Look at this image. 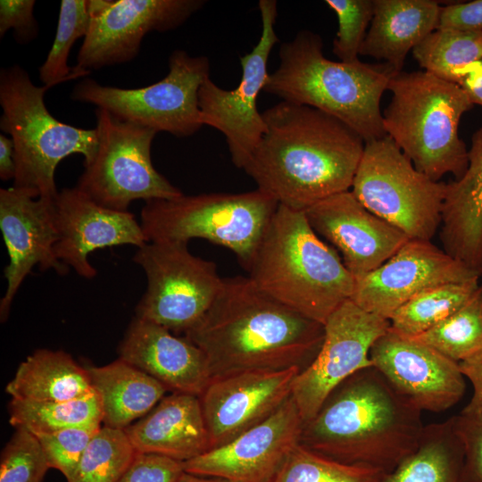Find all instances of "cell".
Here are the masks:
<instances>
[{
	"label": "cell",
	"instance_id": "obj_1",
	"mask_svg": "<svg viewBox=\"0 0 482 482\" xmlns=\"http://www.w3.org/2000/svg\"><path fill=\"white\" fill-rule=\"evenodd\" d=\"M266 130L243 170L278 204L305 211L350 190L365 142L337 118L286 101L262 112Z\"/></svg>",
	"mask_w": 482,
	"mask_h": 482
},
{
	"label": "cell",
	"instance_id": "obj_2",
	"mask_svg": "<svg viewBox=\"0 0 482 482\" xmlns=\"http://www.w3.org/2000/svg\"><path fill=\"white\" fill-rule=\"evenodd\" d=\"M184 336L205 354L212 378L253 370L305 369L323 324L273 299L248 277L223 278L202 319Z\"/></svg>",
	"mask_w": 482,
	"mask_h": 482
},
{
	"label": "cell",
	"instance_id": "obj_3",
	"mask_svg": "<svg viewBox=\"0 0 482 482\" xmlns=\"http://www.w3.org/2000/svg\"><path fill=\"white\" fill-rule=\"evenodd\" d=\"M421 412L368 367L328 395L303 424L299 444L340 462L389 472L416 450L424 428Z\"/></svg>",
	"mask_w": 482,
	"mask_h": 482
},
{
	"label": "cell",
	"instance_id": "obj_4",
	"mask_svg": "<svg viewBox=\"0 0 482 482\" xmlns=\"http://www.w3.org/2000/svg\"><path fill=\"white\" fill-rule=\"evenodd\" d=\"M262 292L324 324L351 299L354 278L303 211L278 204L246 270Z\"/></svg>",
	"mask_w": 482,
	"mask_h": 482
},
{
	"label": "cell",
	"instance_id": "obj_5",
	"mask_svg": "<svg viewBox=\"0 0 482 482\" xmlns=\"http://www.w3.org/2000/svg\"><path fill=\"white\" fill-rule=\"evenodd\" d=\"M320 35L302 30L279 47V65L263 91L328 113L364 142L386 136L380 99L395 72L386 63L335 62L322 53Z\"/></svg>",
	"mask_w": 482,
	"mask_h": 482
},
{
	"label": "cell",
	"instance_id": "obj_6",
	"mask_svg": "<svg viewBox=\"0 0 482 482\" xmlns=\"http://www.w3.org/2000/svg\"><path fill=\"white\" fill-rule=\"evenodd\" d=\"M387 90L392 99L382 113L385 131L415 169L435 181L447 173L461 178L469 150L459 124L474 105L464 90L428 71L397 72Z\"/></svg>",
	"mask_w": 482,
	"mask_h": 482
},
{
	"label": "cell",
	"instance_id": "obj_7",
	"mask_svg": "<svg viewBox=\"0 0 482 482\" xmlns=\"http://www.w3.org/2000/svg\"><path fill=\"white\" fill-rule=\"evenodd\" d=\"M49 89L36 86L18 64L0 71V129L13 141L16 174L13 187L34 197L54 199V175L67 156L81 154L84 165L94 158L98 144L96 129L62 122L47 110L44 97Z\"/></svg>",
	"mask_w": 482,
	"mask_h": 482
},
{
	"label": "cell",
	"instance_id": "obj_8",
	"mask_svg": "<svg viewBox=\"0 0 482 482\" xmlns=\"http://www.w3.org/2000/svg\"><path fill=\"white\" fill-rule=\"evenodd\" d=\"M278 206L258 188L237 194H183L145 202L139 222L147 242L202 238L229 249L247 270Z\"/></svg>",
	"mask_w": 482,
	"mask_h": 482
},
{
	"label": "cell",
	"instance_id": "obj_9",
	"mask_svg": "<svg viewBox=\"0 0 482 482\" xmlns=\"http://www.w3.org/2000/svg\"><path fill=\"white\" fill-rule=\"evenodd\" d=\"M350 190L410 239L430 241L441 225L446 183L416 170L388 135L365 142Z\"/></svg>",
	"mask_w": 482,
	"mask_h": 482
},
{
	"label": "cell",
	"instance_id": "obj_10",
	"mask_svg": "<svg viewBox=\"0 0 482 482\" xmlns=\"http://www.w3.org/2000/svg\"><path fill=\"white\" fill-rule=\"evenodd\" d=\"M97 149L77 187L97 204L128 211L135 200L173 199L183 195L153 165L155 130L122 120L107 110L95 111Z\"/></svg>",
	"mask_w": 482,
	"mask_h": 482
},
{
	"label": "cell",
	"instance_id": "obj_11",
	"mask_svg": "<svg viewBox=\"0 0 482 482\" xmlns=\"http://www.w3.org/2000/svg\"><path fill=\"white\" fill-rule=\"evenodd\" d=\"M168 65L167 75L147 87L120 88L85 79L75 85L71 97L156 132L189 137L204 125L198 92L210 78V62L205 56H191L184 50H175Z\"/></svg>",
	"mask_w": 482,
	"mask_h": 482
},
{
	"label": "cell",
	"instance_id": "obj_12",
	"mask_svg": "<svg viewBox=\"0 0 482 482\" xmlns=\"http://www.w3.org/2000/svg\"><path fill=\"white\" fill-rule=\"evenodd\" d=\"M133 262L146 277L136 316L185 334L205 314L223 282L216 264L194 255L187 242H146Z\"/></svg>",
	"mask_w": 482,
	"mask_h": 482
},
{
	"label": "cell",
	"instance_id": "obj_13",
	"mask_svg": "<svg viewBox=\"0 0 482 482\" xmlns=\"http://www.w3.org/2000/svg\"><path fill=\"white\" fill-rule=\"evenodd\" d=\"M262 34L253 50L240 56L242 78L232 90L218 87L210 78L200 87L198 104L202 122L220 131L227 141L233 164L243 169L266 130L257 108V97L269 78L267 64L278 41L274 25L275 0H260Z\"/></svg>",
	"mask_w": 482,
	"mask_h": 482
},
{
	"label": "cell",
	"instance_id": "obj_14",
	"mask_svg": "<svg viewBox=\"0 0 482 482\" xmlns=\"http://www.w3.org/2000/svg\"><path fill=\"white\" fill-rule=\"evenodd\" d=\"M203 0H89V27L74 66L83 77L93 70L132 61L144 37L182 25Z\"/></svg>",
	"mask_w": 482,
	"mask_h": 482
},
{
	"label": "cell",
	"instance_id": "obj_15",
	"mask_svg": "<svg viewBox=\"0 0 482 482\" xmlns=\"http://www.w3.org/2000/svg\"><path fill=\"white\" fill-rule=\"evenodd\" d=\"M324 338L312 362L294 380L291 397L303 423L318 412L344 380L372 366L370 351L390 327L389 320L366 312L348 299L327 319Z\"/></svg>",
	"mask_w": 482,
	"mask_h": 482
},
{
	"label": "cell",
	"instance_id": "obj_16",
	"mask_svg": "<svg viewBox=\"0 0 482 482\" xmlns=\"http://www.w3.org/2000/svg\"><path fill=\"white\" fill-rule=\"evenodd\" d=\"M370 358L395 390L421 411H444L465 393L459 362L390 327L373 344Z\"/></svg>",
	"mask_w": 482,
	"mask_h": 482
},
{
	"label": "cell",
	"instance_id": "obj_17",
	"mask_svg": "<svg viewBox=\"0 0 482 482\" xmlns=\"http://www.w3.org/2000/svg\"><path fill=\"white\" fill-rule=\"evenodd\" d=\"M479 276L428 240L410 239L379 267L355 279L351 300L389 320L416 295L438 285Z\"/></svg>",
	"mask_w": 482,
	"mask_h": 482
},
{
	"label": "cell",
	"instance_id": "obj_18",
	"mask_svg": "<svg viewBox=\"0 0 482 482\" xmlns=\"http://www.w3.org/2000/svg\"><path fill=\"white\" fill-rule=\"evenodd\" d=\"M303 424L290 397L263 422L183 462L184 471L232 482H270L299 444Z\"/></svg>",
	"mask_w": 482,
	"mask_h": 482
},
{
	"label": "cell",
	"instance_id": "obj_19",
	"mask_svg": "<svg viewBox=\"0 0 482 482\" xmlns=\"http://www.w3.org/2000/svg\"><path fill=\"white\" fill-rule=\"evenodd\" d=\"M300 371L293 367L212 378L199 396L211 449L229 443L274 414L291 397Z\"/></svg>",
	"mask_w": 482,
	"mask_h": 482
},
{
	"label": "cell",
	"instance_id": "obj_20",
	"mask_svg": "<svg viewBox=\"0 0 482 482\" xmlns=\"http://www.w3.org/2000/svg\"><path fill=\"white\" fill-rule=\"evenodd\" d=\"M54 200L34 197L16 188L0 189V229L9 262L4 270L7 287L0 301V319L4 322L23 280L35 266L65 275L69 268L54 253L58 231Z\"/></svg>",
	"mask_w": 482,
	"mask_h": 482
},
{
	"label": "cell",
	"instance_id": "obj_21",
	"mask_svg": "<svg viewBox=\"0 0 482 482\" xmlns=\"http://www.w3.org/2000/svg\"><path fill=\"white\" fill-rule=\"evenodd\" d=\"M303 212L312 229L341 253L354 280L379 267L410 240L369 211L351 190L327 197Z\"/></svg>",
	"mask_w": 482,
	"mask_h": 482
},
{
	"label": "cell",
	"instance_id": "obj_22",
	"mask_svg": "<svg viewBox=\"0 0 482 482\" xmlns=\"http://www.w3.org/2000/svg\"><path fill=\"white\" fill-rule=\"evenodd\" d=\"M54 208L58 231L55 255L82 278L97 274L88 261L95 250L122 245L138 248L147 242L133 213L104 207L77 187L58 191Z\"/></svg>",
	"mask_w": 482,
	"mask_h": 482
},
{
	"label": "cell",
	"instance_id": "obj_23",
	"mask_svg": "<svg viewBox=\"0 0 482 482\" xmlns=\"http://www.w3.org/2000/svg\"><path fill=\"white\" fill-rule=\"evenodd\" d=\"M119 358L161 382L172 393L200 396L212 379L204 353L185 336L137 316L119 345Z\"/></svg>",
	"mask_w": 482,
	"mask_h": 482
},
{
	"label": "cell",
	"instance_id": "obj_24",
	"mask_svg": "<svg viewBox=\"0 0 482 482\" xmlns=\"http://www.w3.org/2000/svg\"><path fill=\"white\" fill-rule=\"evenodd\" d=\"M137 453L181 462L211 449L200 398L183 393L164 396L145 416L124 429Z\"/></svg>",
	"mask_w": 482,
	"mask_h": 482
},
{
	"label": "cell",
	"instance_id": "obj_25",
	"mask_svg": "<svg viewBox=\"0 0 482 482\" xmlns=\"http://www.w3.org/2000/svg\"><path fill=\"white\" fill-rule=\"evenodd\" d=\"M469 164L446 183L440 237L444 251L482 275V126L473 134Z\"/></svg>",
	"mask_w": 482,
	"mask_h": 482
},
{
	"label": "cell",
	"instance_id": "obj_26",
	"mask_svg": "<svg viewBox=\"0 0 482 482\" xmlns=\"http://www.w3.org/2000/svg\"><path fill=\"white\" fill-rule=\"evenodd\" d=\"M370 27L360 54L384 60L395 72L405 57L436 29L441 7L431 0H373Z\"/></svg>",
	"mask_w": 482,
	"mask_h": 482
},
{
	"label": "cell",
	"instance_id": "obj_27",
	"mask_svg": "<svg viewBox=\"0 0 482 482\" xmlns=\"http://www.w3.org/2000/svg\"><path fill=\"white\" fill-rule=\"evenodd\" d=\"M102 407L104 426L122 429L150 412L168 389L127 362L116 361L87 368Z\"/></svg>",
	"mask_w": 482,
	"mask_h": 482
},
{
	"label": "cell",
	"instance_id": "obj_28",
	"mask_svg": "<svg viewBox=\"0 0 482 482\" xmlns=\"http://www.w3.org/2000/svg\"><path fill=\"white\" fill-rule=\"evenodd\" d=\"M87 368L62 350L38 349L17 368L5 392L16 400L68 401L93 391Z\"/></svg>",
	"mask_w": 482,
	"mask_h": 482
},
{
	"label": "cell",
	"instance_id": "obj_29",
	"mask_svg": "<svg viewBox=\"0 0 482 482\" xmlns=\"http://www.w3.org/2000/svg\"><path fill=\"white\" fill-rule=\"evenodd\" d=\"M380 482H468L454 418L424 426L416 450L384 473Z\"/></svg>",
	"mask_w": 482,
	"mask_h": 482
},
{
	"label": "cell",
	"instance_id": "obj_30",
	"mask_svg": "<svg viewBox=\"0 0 482 482\" xmlns=\"http://www.w3.org/2000/svg\"><path fill=\"white\" fill-rule=\"evenodd\" d=\"M9 416L12 426L23 427L35 435L103 423L101 402L95 390L68 401L35 402L12 399L9 403Z\"/></svg>",
	"mask_w": 482,
	"mask_h": 482
},
{
	"label": "cell",
	"instance_id": "obj_31",
	"mask_svg": "<svg viewBox=\"0 0 482 482\" xmlns=\"http://www.w3.org/2000/svg\"><path fill=\"white\" fill-rule=\"evenodd\" d=\"M478 279L441 284L407 301L390 317V328L408 337H417L458 311L478 288Z\"/></svg>",
	"mask_w": 482,
	"mask_h": 482
},
{
	"label": "cell",
	"instance_id": "obj_32",
	"mask_svg": "<svg viewBox=\"0 0 482 482\" xmlns=\"http://www.w3.org/2000/svg\"><path fill=\"white\" fill-rule=\"evenodd\" d=\"M412 56L425 71L457 84L458 71L482 59V30L437 29L412 49Z\"/></svg>",
	"mask_w": 482,
	"mask_h": 482
},
{
	"label": "cell",
	"instance_id": "obj_33",
	"mask_svg": "<svg viewBox=\"0 0 482 482\" xmlns=\"http://www.w3.org/2000/svg\"><path fill=\"white\" fill-rule=\"evenodd\" d=\"M461 362L482 348V285L470 299L429 330L411 337Z\"/></svg>",
	"mask_w": 482,
	"mask_h": 482
},
{
	"label": "cell",
	"instance_id": "obj_34",
	"mask_svg": "<svg viewBox=\"0 0 482 482\" xmlns=\"http://www.w3.org/2000/svg\"><path fill=\"white\" fill-rule=\"evenodd\" d=\"M380 469L340 462L298 444L270 482H380Z\"/></svg>",
	"mask_w": 482,
	"mask_h": 482
},
{
	"label": "cell",
	"instance_id": "obj_35",
	"mask_svg": "<svg viewBox=\"0 0 482 482\" xmlns=\"http://www.w3.org/2000/svg\"><path fill=\"white\" fill-rule=\"evenodd\" d=\"M137 453L124 430L104 426L92 438L68 482H116Z\"/></svg>",
	"mask_w": 482,
	"mask_h": 482
},
{
	"label": "cell",
	"instance_id": "obj_36",
	"mask_svg": "<svg viewBox=\"0 0 482 482\" xmlns=\"http://www.w3.org/2000/svg\"><path fill=\"white\" fill-rule=\"evenodd\" d=\"M88 1L62 0L56 33L46 61L38 68L41 82L49 88L83 77L68 59L73 44L86 37L89 27Z\"/></svg>",
	"mask_w": 482,
	"mask_h": 482
},
{
	"label": "cell",
	"instance_id": "obj_37",
	"mask_svg": "<svg viewBox=\"0 0 482 482\" xmlns=\"http://www.w3.org/2000/svg\"><path fill=\"white\" fill-rule=\"evenodd\" d=\"M51 469L37 437L23 427L15 428L0 459V482H42Z\"/></svg>",
	"mask_w": 482,
	"mask_h": 482
},
{
	"label": "cell",
	"instance_id": "obj_38",
	"mask_svg": "<svg viewBox=\"0 0 482 482\" xmlns=\"http://www.w3.org/2000/svg\"><path fill=\"white\" fill-rule=\"evenodd\" d=\"M336 12L338 30L333 41V53L343 62L357 60L366 29L373 17V0H326Z\"/></svg>",
	"mask_w": 482,
	"mask_h": 482
},
{
	"label": "cell",
	"instance_id": "obj_39",
	"mask_svg": "<svg viewBox=\"0 0 482 482\" xmlns=\"http://www.w3.org/2000/svg\"><path fill=\"white\" fill-rule=\"evenodd\" d=\"M101 428V425L79 426L34 435L43 448L50 468L59 470L68 482L87 445Z\"/></svg>",
	"mask_w": 482,
	"mask_h": 482
},
{
	"label": "cell",
	"instance_id": "obj_40",
	"mask_svg": "<svg viewBox=\"0 0 482 482\" xmlns=\"http://www.w3.org/2000/svg\"><path fill=\"white\" fill-rule=\"evenodd\" d=\"M183 471L181 461L162 455L137 453L116 482H175Z\"/></svg>",
	"mask_w": 482,
	"mask_h": 482
},
{
	"label": "cell",
	"instance_id": "obj_41",
	"mask_svg": "<svg viewBox=\"0 0 482 482\" xmlns=\"http://www.w3.org/2000/svg\"><path fill=\"white\" fill-rule=\"evenodd\" d=\"M35 0L0 1V37L10 29H14L17 42L28 44L38 33V25L34 16Z\"/></svg>",
	"mask_w": 482,
	"mask_h": 482
},
{
	"label": "cell",
	"instance_id": "obj_42",
	"mask_svg": "<svg viewBox=\"0 0 482 482\" xmlns=\"http://www.w3.org/2000/svg\"><path fill=\"white\" fill-rule=\"evenodd\" d=\"M454 427L465 451L468 482H482V425L462 415L453 416Z\"/></svg>",
	"mask_w": 482,
	"mask_h": 482
},
{
	"label": "cell",
	"instance_id": "obj_43",
	"mask_svg": "<svg viewBox=\"0 0 482 482\" xmlns=\"http://www.w3.org/2000/svg\"><path fill=\"white\" fill-rule=\"evenodd\" d=\"M437 29L482 30V0L452 4L441 7Z\"/></svg>",
	"mask_w": 482,
	"mask_h": 482
},
{
	"label": "cell",
	"instance_id": "obj_44",
	"mask_svg": "<svg viewBox=\"0 0 482 482\" xmlns=\"http://www.w3.org/2000/svg\"><path fill=\"white\" fill-rule=\"evenodd\" d=\"M459 364L473 387L472 396L461 415L482 425V348Z\"/></svg>",
	"mask_w": 482,
	"mask_h": 482
},
{
	"label": "cell",
	"instance_id": "obj_45",
	"mask_svg": "<svg viewBox=\"0 0 482 482\" xmlns=\"http://www.w3.org/2000/svg\"><path fill=\"white\" fill-rule=\"evenodd\" d=\"M459 85L473 104L482 106V59L467 64L457 73Z\"/></svg>",
	"mask_w": 482,
	"mask_h": 482
},
{
	"label": "cell",
	"instance_id": "obj_46",
	"mask_svg": "<svg viewBox=\"0 0 482 482\" xmlns=\"http://www.w3.org/2000/svg\"><path fill=\"white\" fill-rule=\"evenodd\" d=\"M16 162L14 145L11 137L0 134V178L2 180L14 179Z\"/></svg>",
	"mask_w": 482,
	"mask_h": 482
},
{
	"label": "cell",
	"instance_id": "obj_47",
	"mask_svg": "<svg viewBox=\"0 0 482 482\" xmlns=\"http://www.w3.org/2000/svg\"><path fill=\"white\" fill-rule=\"evenodd\" d=\"M175 482H232L225 478L200 476L183 471Z\"/></svg>",
	"mask_w": 482,
	"mask_h": 482
}]
</instances>
